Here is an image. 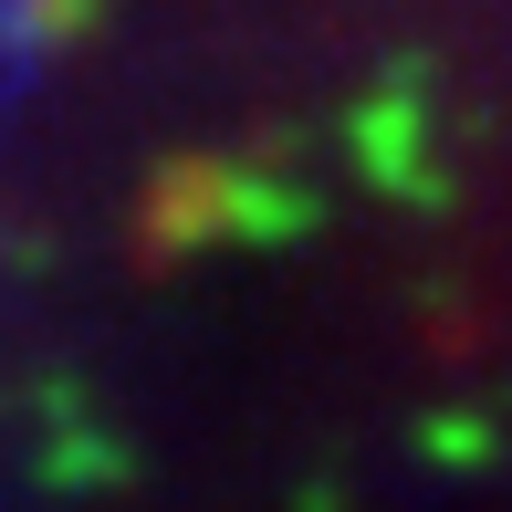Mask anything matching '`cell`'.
<instances>
[{
	"label": "cell",
	"mask_w": 512,
	"mask_h": 512,
	"mask_svg": "<svg viewBox=\"0 0 512 512\" xmlns=\"http://www.w3.org/2000/svg\"><path fill=\"white\" fill-rule=\"evenodd\" d=\"M293 230H314V199H304V189L251 178V168L220 178V241H293Z\"/></svg>",
	"instance_id": "2"
},
{
	"label": "cell",
	"mask_w": 512,
	"mask_h": 512,
	"mask_svg": "<svg viewBox=\"0 0 512 512\" xmlns=\"http://www.w3.org/2000/svg\"><path fill=\"white\" fill-rule=\"evenodd\" d=\"M220 178H230V168H178L168 189H157L147 230H157L168 251H199V241H220Z\"/></svg>",
	"instance_id": "3"
},
{
	"label": "cell",
	"mask_w": 512,
	"mask_h": 512,
	"mask_svg": "<svg viewBox=\"0 0 512 512\" xmlns=\"http://www.w3.org/2000/svg\"><path fill=\"white\" fill-rule=\"evenodd\" d=\"M418 450L450 460V471H471V460H492V429H481V418H429V429H418Z\"/></svg>",
	"instance_id": "5"
},
{
	"label": "cell",
	"mask_w": 512,
	"mask_h": 512,
	"mask_svg": "<svg viewBox=\"0 0 512 512\" xmlns=\"http://www.w3.org/2000/svg\"><path fill=\"white\" fill-rule=\"evenodd\" d=\"M11 11H21V42H74L105 0H11Z\"/></svg>",
	"instance_id": "4"
},
{
	"label": "cell",
	"mask_w": 512,
	"mask_h": 512,
	"mask_svg": "<svg viewBox=\"0 0 512 512\" xmlns=\"http://www.w3.org/2000/svg\"><path fill=\"white\" fill-rule=\"evenodd\" d=\"M345 147H356V168L377 178L387 199H429V105H418V84H377V95L356 105V126H345Z\"/></svg>",
	"instance_id": "1"
}]
</instances>
